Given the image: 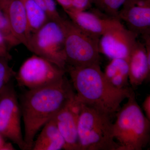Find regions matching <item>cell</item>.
<instances>
[{"label": "cell", "mask_w": 150, "mask_h": 150, "mask_svg": "<svg viewBox=\"0 0 150 150\" xmlns=\"http://www.w3.org/2000/svg\"><path fill=\"white\" fill-rule=\"evenodd\" d=\"M74 93L65 76L55 83L29 90L24 94L20 107L27 150H32L37 132L65 106Z\"/></svg>", "instance_id": "1"}, {"label": "cell", "mask_w": 150, "mask_h": 150, "mask_svg": "<svg viewBox=\"0 0 150 150\" xmlns=\"http://www.w3.org/2000/svg\"><path fill=\"white\" fill-rule=\"evenodd\" d=\"M66 71L81 102L111 117L133 91L130 88L118 89L110 84L105 78L100 63L83 67L67 66Z\"/></svg>", "instance_id": "2"}, {"label": "cell", "mask_w": 150, "mask_h": 150, "mask_svg": "<svg viewBox=\"0 0 150 150\" xmlns=\"http://www.w3.org/2000/svg\"><path fill=\"white\" fill-rule=\"evenodd\" d=\"M113 135L118 150H142L150 141V120L138 104L134 91L116 112Z\"/></svg>", "instance_id": "3"}, {"label": "cell", "mask_w": 150, "mask_h": 150, "mask_svg": "<svg viewBox=\"0 0 150 150\" xmlns=\"http://www.w3.org/2000/svg\"><path fill=\"white\" fill-rule=\"evenodd\" d=\"M109 115L83 104L77 120L81 150H118Z\"/></svg>", "instance_id": "4"}, {"label": "cell", "mask_w": 150, "mask_h": 150, "mask_svg": "<svg viewBox=\"0 0 150 150\" xmlns=\"http://www.w3.org/2000/svg\"><path fill=\"white\" fill-rule=\"evenodd\" d=\"M60 23L64 32L67 66L83 67L100 63V38L80 29L70 19L63 18Z\"/></svg>", "instance_id": "5"}, {"label": "cell", "mask_w": 150, "mask_h": 150, "mask_svg": "<svg viewBox=\"0 0 150 150\" xmlns=\"http://www.w3.org/2000/svg\"><path fill=\"white\" fill-rule=\"evenodd\" d=\"M27 49L66 71L64 32L60 23L49 21L31 35Z\"/></svg>", "instance_id": "6"}, {"label": "cell", "mask_w": 150, "mask_h": 150, "mask_svg": "<svg viewBox=\"0 0 150 150\" xmlns=\"http://www.w3.org/2000/svg\"><path fill=\"white\" fill-rule=\"evenodd\" d=\"M66 72L50 61L34 54L23 62L15 77L20 86L30 90L59 81L65 76Z\"/></svg>", "instance_id": "7"}, {"label": "cell", "mask_w": 150, "mask_h": 150, "mask_svg": "<svg viewBox=\"0 0 150 150\" xmlns=\"http://www.w3.org/2000/svg\"><path fill=\"white\" fill-rule=\"evenodd\" d=\"M21 115L16 93L9 83L0 96V134L21 149L27 150L22 133Z\"/></svg>", "instance_id": "8"}, {"label": "cell", "mask_w": 150, "mask_h": 150, "mask_svg": "<svg viewBox=\"0 0 150 150\" xmlns=\"http://www.w3.org/2000/svg\"><path fill=\"white\" fill-rule=\"evenodd\" d=\"M139 35L124 25L110 30L100 38V53L110 59L129 60Z\"/></svg>", "instance_id": "9"}, {"label": "cell", "mask_w": 150, "mask_h": 150, "mask_svg": "<svg viewBox=\"0 0 150 150\" xmlns=\"http://www.w3.org/2000/svg\"><path fill=\"white\" fill-rule=\"evenodd\" d=\"M65 12L76 26L98 38L110 30L123 25L119 18L109 16L96 8L81 11Z\"/></svg>", "instance_id": "10"}, {"label": "cell", "mask_w": 150, "mask_h": 150, "mask_svg": "<svg viewBox=\"0 0 150 150\" xmlns=\"http://www.w3.org/2000/svg\"><path fill=\"white\" fill-rule=\"evenodd\" d=\"M118 18L138 35L150 34V0H125Z\"/></svg>", "instance_id": "11"}, {"label": "cell", "mask_w": 150, "mask_h": 150, "mask_svg": "<svg viewBox=\"0 0 150 150\" xmlns=\"http://www.w3.org/2000/svg\"><path fill=\"white\" fill-rule=\"evenodd\" d=\"M0 8L16 37L21 44L27 48L30 35L25 10L21 0H0Z\"/></svg>", "instance_id": "12"}, {"label": "cell", "mask_w": 150, "mask_h": 150, "mask_svg": "<svg viewBox=\"0 0 150 150\" xmlns=\"http://www.w3.org/2000/svg\"><path fill=\"white\" fill-rule=\"evenodd\" d=\"M128 63L129 83L135 88L149 78L150 51H146L144 43L138 40L130 54Z\"/></svg>", "instance_id": "13"}, {"label": "cell", "mask_w": 150, "mask_h": 150, "mask_svg": "<svg viewBox=\"0 0 150 150\" xmlns=\"http://www.w3.org/2000/svg\"><path fill=\"white\" fill-rule=\"evenodd\" d=\"M54 118L64 140V150H81L78 137V117L65 105Z\"/></svg>", "instance_id": "14"}, {"label": "cell", "mask_w": 150, "mask_h": 150, "mask_svg": "<svg viewBox=\"0 0 150 150\" xmlns=\"http://www.w3.org/2000/svg\"><path fill=\"white\" fill-rule=\"evenodd\" d=\"M65 146L64 140L54 118L43 126L42 131L33 142L32 150H60L64 149Z\"/></svg>", "instance_id": "15"}, {"label": "cell", "mask_w": 150, "mask_h": 150, "mask_svg": "<svg viewBox=\"0 0 150 150\" xmlns=\"http://www.w3.org/2000/svg\"><path fill=\"white\" fill-rule=\"evenodd\" d=\"M108 83L118 89L129 88V67L128 60L122 59H111L103 72Z\"/></svg>", "instance_id": "16"}, {"label": "cell", "mask_w": 150, "mask_h": 150, "mask_svg": "<svg viewBox=\"0 0 150 150\" xmlns=\"http://www.w3.org/2000/svg\"><path fill=\"white\" fill-rule=\"evenodd\" d=\"M21 1L25 10L28 31L31 36L51 20L46 11L33 0Z\"/></svg>", "instance_id": "17"}, {"label": "cell", "mask_w": 150, "mask_h": 150, "mask_svg": "<svg viewBox=\"0 0 150 150\" xmlns=\"http://www.w3.org/2000/svg\"><path fill=\"white\" fill-rule=\"evenodd\" d=\"M93 4L102 13L113 17L118 18L119 11L125 0H91Z\"/></svg>", "instance_id": "18"}, {"label": "cell", "mask_w": 150, "mask_h": 150, "mask_svg": "<svg viewBox=\"0 0 150 150\" xmlns=\"http://www.w3.org/2000/svg\"><path fill=\"white\" fill-rule=\"evenodd\" d=\"M0 32L6 41L9 49L21 44L14 34L7 19L0 8Z\"/></svg>", "instance_id": "19"}, {"label": "cell", "mask_w": 150, "mask_h": 150, "mask_svg": "<svg viewBox=\"0 0 150 150\" xmlns=\"http://www.w3.org/2000/svg\"><path fill=\"white\" fill-rule=\"evenodd\" d=\"M7 59L0 57V96L16 72L9 66Z\"/></svg>", "instance_id": "20"}, {"label": "cell", "mask_w": 150, "mask_h": 150, "mask_svg": "<svg viewBox=\"0 0 150 150\" xmlns=\"http://www.w3.org/2000/svg\"><path fill=\"white\" fill-rule=\"evenodd\" d=\"M46 13L51 20L60 23L63 18L56 8L55 0H43Z\"/></svg>", "instance_id": "21"}, {"label": "cell", "mask_w": 150, "mask_h": 150, "mask_svg": "<svg viewBox=\"0 0 150 150\" xmlns=\"http://www.w3.org/2000/svg\"><path fill=\"white\" fill-rule=\"evenodd\" d=\"M70 1L71 9L67 11H81L88 10L91 8L93 5L91 0H70Z\"/></svg>", "instance_id": "22"}, {"label": "cell", "mask_w": 150, "mask_h": 150, "mask_svg": "<svg viewBox=\"0 0 150 150\" xmlns=\"http://www.w3.org/2000/svg\"><path fill=\"white\" fill-rule=\"evenodd\" d=\"M9 50L4 37L0 32V57L10 61L12 56L10 54Z\"/></svg>", "instance_id": "23"}, {"label": "cell", "mask_w": 150, "mask_h": 150, "mask_svg": "<svg viewBox=\"0 0 150 150\" xmlns=\"http://www.w3.org/2000/svg\"><path fill=\"white\" fill-rule=\"evenodd\" d=\"M143 108L146 114V116L150 121V95L146 97L143 103Z\"/></svg>", "instance_id": "24"}, {"label": "cell", "mask_w": 150, "mask_h": 150, "mask_svg": "<svg viewBox=\"0 0 150 150\" xmlns=\"http://www.w3.org/2000/svg\"><path fill=\"white\" fill-rule=\"evenodd\" d=\"M4 137L0 134V150H15L10 143H8L5 141Z\"/></svg>", "instance_id": "25"}, {"label": "cell", "mask_w": 150, "mask_h": 150, "mask_svg": "<svg viewBox=\"0 0 150 150\" xmlns=\"http://www.w3.org/2000/svg\"><path fill=\"white\" fill-rule=\"evenodd\" d=\"M64 9V11H69L71 9L70 0H55Z\"/></svg>", "instance_id": "26"}, {"label": "cell", "mask_w": 150, "mask_h": 150, "mask_svg": "<svg viewBox=\"0 0 150 150\" xmlns=\"http://www.w3.org/2000/svg\"><path fill=\"white\" fill-rule=\"evenodd\" d=\"M33 1H34L35 3H37L38 5L40 6L43 9H44V10L46 11L45 6H44V3H43V0H33Z\"/></svg>", "instance_id": "27"}]
</instances>
